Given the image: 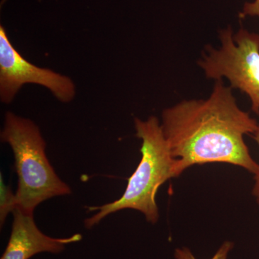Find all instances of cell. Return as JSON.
<instances>
[{
    "label": "cell",
    "instance_id": "5",
    "mask_svg": "<svg viewBox=\"0 0 259 259\" xmlns=\"http://www.w3.org/2000/svg\"><path fill=\"white\" fill-rule=\"evenodd\" d=\"M45 87L63 102L71 101L75 95L74 83L68 76L52 70L37 67L14 49L4 27H0V97L9 104L25 83Z\"/></svg>",
    "mask_w": 259,
    "mask_h": 259
},
{
    "label": "cell",
    "instance_id": "2",
    "mask_svg": "<svg viewBox=\"0 0 259 259\" xmlns=\"http://www.w3.org/2000/svg\"><path fill=\"white\" fill-rule=\"evenodd\" d=\"M134 122L136 136L142 141L141 161L128 179L120 199L100 207H88L89 211L98 212L85 220L88 229L99 224L109 214L122 209L139 211L152 224L159 218L156 193L167 180L177 177L176 158L172 156L161 124L156 117L151 116L146 120L136 118Z\"/></svg>",
    "mask_w": 259,
    "mask_h": 259
},
{
    "label": "cell",
    "instance_id": "8",
    "mask_svg": "<svg viewBox=\"0 0 259 259\" xmlns=\"http://www.w3.org/2000/svg\"><path fill=\"white\" fill-rule=\"evenodd\" d=\"M233 247V243L230 241H226L220 247L219 249L213 255L211 259H227L228 253ZM175 258L176 259H197L192 254L191 250L187 248H177L175 250Z\"/></svg>",
    "mask_w": 259,
    "mask_h": 259
},
{
    "label": "cell",
    "instance_id": "1",
    "mask_svg": "<svg viewBox=\"0 0 259 259\" xmlns=\"http://www.w3.org/2000/svg\"><path fill=\"white\" fill-rule=\"evenodd\" d=\"M258 122L237 104L231 87L217 80L206 100H191L165 109L161 127L177 177L193 165L226 163L255 175L259 164L244 141L253 134Z\"/></svg>",
    "mask_w": 259,
    "mask_h": 259
},
{
    "label": "cell",
    "instance_id": "9",
    "mask_svg": "<svg viewBox=\"0 0 259 259\" xmlns=\"http://www.w3.org/2000/svg\"><path fill=\"white\" fill-rule=\"evenodd\" d=\"M259 17V0H253L250 3H245L243 10L240 13L241 18L245 17Z\"/></svg>",
    "mask_w": 259,
    "mask_h": 259
},
{
    "label": "cell",
    "instance_id": "4",
    "mask_svg": "<svg viewBox=\"0 0 259 259\" xmlns=\"http://www.w3.org/2000/svg\"><path fill=\"white\" fill-rule=\"evenodd\" d=\"M221 46L207 47L199 65L209 79L226 78L231 88L246 94L251 110L259 114V35L241 28L233 34L231 27L221 30Z\"/></svg>",
    "mask_w": 259,
    "mask_h": 259
},
{
    "label": "cell",
    "instance_id": "10",
    "mask_svg": "<svg viewBox=\"0 0 259 259\" xmlns=\"http://www.w3.org/2000/svg\"><path fill=\"white\" fill-rule=\"evenodd\" d=\"M253 139L256 141L257 144H258L259 146V120L256 131H255V132L253 134ZM254 180L255 185L254 187H253V191H252V193H253V195L254 196L257 203L259 204V167L258 171H257L256 174L254 175Z\"/></svg>",
    "mask_w": 259,
    "mask_h": 259
},
{
    "label": "cell",
    "instance_id": "6",
    "mask_svg": "<svg viewBox=\"0 0 259 259\" xmlns=\"http://www.w3.org/2000/svg\"><path fill=\"white\" fill-rule=\"evenodd\" d=\"M9 241L1 259H30L42 252L59 253L66 245L82 239L79 233L68 238H52L44 234L34 221L33 214L16 208Z\"/></svg>",
    "mask_w": 259,
    "mask_h": 259
},
{
    "label": "cell",
    "instance_id": "3",
    "mask_svg": "<svg viewBox=\"0 0 259 259\" xmlns=\"http://www.w3.org/2000/svg\"><path fill=\"white\" fill-rule=\"evenodd\" d=\"M1 140L10 145L18 176L17 208L33 214L38 204L59 196L69 195L71 188L58 177L46 154V144L32 121L7 112Z\"/></svg>",
    "mask_w": 259,
    "mask_h": 259
},
{
    "label": "cell",
    "instance_id": "7",
    "mask_svg": "<svg viewBox=\"0 0 259 259\" xmlns=\"http://www.w3.org/2000/svg\"><path fill=\"white\" fill-rule=\"evenodd\" d=\"M0 224L3 227L9 213H13L17 208V200L15 194L13 193L11 188L5 185L1 174L0 179Z\"/></svg>",
    "mask_w": 259,
    "mask_h": 259
}]
</instances>
